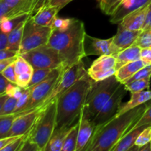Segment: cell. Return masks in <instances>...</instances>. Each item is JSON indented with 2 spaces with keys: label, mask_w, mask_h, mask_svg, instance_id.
<instances>
[{
  "label": "cell",
  "mask_w": 151,
  "mask_h": 151,
  "mask_svg": "<svg viewBox=\"0 0 151 151\" xmlns=\"http://www.w3.org/2000/svg\"><path fill=\"white\" fill-rule=\"evenodd\" d=\"M85 25L82 21L72 18L64 29H53L48 45L58 52L65 69L79 63L86 57L85 52Z\"/></svg>",
  "instance_id": "1"
},
{
  "label": "cell",
  "mask_w": 151,
  "mask_h": 151,
  "mask_svg": "<svg viewBox=\"0 0 151 151\" xmlns=\"http://www.w3.org/2000/svg\"><path fill=\"white\" fill-rule=\"evenodd\" d=\"M147 107L148 102L119 116H116L96 128L86 151H111L126 134L129 127L139 119Z\"/></svg>",
  "instance_id": "2"
},
{
  "label": "cell",
  "mask_w": 151,
  "mask_h": 151,
  "mask_svg": "<svg viewBox=\"0 0 151 151\" xmlns=\"http://www.w3.org/2000/svg\"><path fill=\"white\" fill-rule=\"evenodd\" d=\"M92 81L87 73L58 97L55 130L71 128L79 121Z\"/></svg>",
  "instance_id": "3"
},
{
  "label": "cell",
  "mask_w": 151,
  "mask_h": 151,
  "mask_svg": "<svg viewBox=\"0 0 151 151\" xmlns=\"http://www.w3.org/2000/svg\"><path fill=\"white\" fill-rule=\"evenodd\" d=\"M121 83L115 75L103 81L93 80L83 109L84 114L90 119L94 120L102 107L114 94Z\"/></svg>",
  "instance_id": "4"
},
{
  "label": "cell",
  "mask_w": 151,
  "mask_h": 151,
  "mask_svg": "<svg viewBox=\"0 0 151 151\" xmlns=\"http://www.w3.org/2000/svg\"><path fill=\"white\" fill-rule=\"evenodd\" d=\"M57 100H53L47 107L44 108L37 118L27 138L38 146L39 151H45L47 144L52 136L56 126Z\"/></svg>",
  "instance_id": "5"
},
{
  "label": "cell",
  "mask_w": 151,
  "mask_h": 151,
  "mask_svg": "<svg viewBox=\"0 0 151 151\" xmlns=\"http://www.w3.org/2000/svg\"><path fill=\"white\" fill-rule=\"evenodd\" d=\"M65 70L66 69L62 67L54 69L44 81L31 87L30 95L27 104L20 113L16 114V116L27 113L33 109H38L51 94Z\"/></svg>",
  "instance_id": "6"
},
{
  "label": "cell",
  "mask_w": 151,
  "mask_h": 151,
  "mask_svg": "<svg viewBox=\"0 0 151 151\" xmlns=\"http://www.w3.org/2000/svg\"><path fill=\"white\" fill-rule=\"evenodd\" d=\"M26 59L33 69H52L63 66L58 52L48 44L41 46L30 51L20 54Z\"/></svg>",
  "instance_id": "7"
},
{
  "label": "cell",
  "mask_w": 151,
  "mask_h": 151,
  "mask_svg": "<svg viewBox=\"0 0 151 151\" xmlns=\"http://www.w3.org/2000/svg\"><path fill=\"white\" fill-rule=\"evenodd\" d=\"M52 30L50 27L35 24L29 16L24 29L19 55L48 44Z\"/></svg>",
  "instance_id": "8"
},
{
  "label": "cell",
  "mask_w": 151,
  "mask_h": 151,
  "mask_svg": "<svg viewBox=\"0 0 151 151\" xmlns=\"http://www.w3.org/2000/svg\"><path fill=\"white\" fill-rule=\"evenodd\" d=\"M87 73L88 72L87 70H86L83 60L66 69L51 94L44 100V103L40 106L38 109H44L53 100H57L59 96L69 89L78 80L85 76Z\"/></svg>",
  "instance_id": "9"
},
{
  "label": "cell",
  "mask_w": 151,
  "mask_h": 151,
  "mask_svg": "<svg viewBox=\"0 0 151 151\" xmlns=\"http://www.w3.org/2000/svg\"><path fill=\"white\" fill-rule=\"evenodd\" d=\"M126 91L127 89L125 85L121 83L117 90L106 102V104L102 107V109H100V111L93 120L96 128L102 126L116 116L119 108L122 106V99L125 97Z\"/></svg>",
  "instance_id": "10"
},
{
  "label": "cell",
  "mask_w": 151,
  "mask_h": 151,
  "mask_svg": "<svg viewBox=\"0 0 151 151\" xmlns=\"http://www.w3.org/2000/svg\"><path fill=\"white\" fill-rule=\"evenodd\" d=\"M142 30H130L118 24L116 34L113 36L111 55H115L119 52L134 45Z\"/></svg>",
  "instance_id": "11"
},
{
  "label": "cell",
  "mask_w": 151,
  "mask_h": 151,
  "mask_svg": "<svg viewBox=\"0 0 151 151\" xmlns=\"http://www.w3.org/2000/svg\"><path fill=\"white\" fill-rule=\"evenodd\" d=\"M43 109H35L24 114L17 115L7 137L27 135L34 126Z\"/></svg>",
  "instance_id": "12"
},
{
  "label": "cell",
  "mask_w": 151,
  "mask_h": 151,
  "mask_svg": "<svg viewBox=\"0 0 151 151\" xmlns=\"http://www.w3.org/2000/svg\"><path fill=\"white\" fill-rule=\"evenodd\" d=\"M95 128L96 126L93 121L84 114L83 111H82L79 119L78 143L75 151H86L92 139Z\"/></svg>",
  "instance_id": "13"
},
{
  "label": "cell",
  "mask_w": 151,
  "mask_h": 151,
  "mask_svg": "<svg viewBox=\"0 0 151 151\" xmlns=\"http://www.w3.org/2000/svg\"><path fill=\"white\" fill-rule=\"evenodd\" d=\"M113 37L108 39H100L91 35H86V55H111V45Z\"/></svg>",
  "instance_id": "14"
},
{
  "label": "cell",
  "mask_w": 151,
  "mask_h": 151,
  "mask_svg": "<svg viewBox=\"0 0 151 151\" xmlns=\"http://www.w3.org/2000/svg\"><path fill=\"white\" fill-rule=\"evenodd\" d=\"M151 0H122L114 13L111 16L110 22L112 24H118L128 14L148 6Z\"/></svg>",
  "instance_id": "15"
},
{
  "label": "cell",
  "mask_w": 151,
  "mask_h": 151,
  "mask_svg": "<svg viewBox=\"0 0 151 151\" xmlns=\"http://www.w3.org/2000/svg\"><path fill=\"white\" fill-rule=\"evenodd\" d=\"M48 2L40 7L33 15H31V19L35 24L50 27L52 26L60 10L57 7L50 5Z\"/></svg>",
  "instance_id": "16"
},
{
  "label": "cell",
  "mask_w": 151,
  "mask_h": 151,
  "mask_svg": "<svg viewBox=\"0 0 151 151\" xmlns=\"http://www.w3.org/2000/svg\"><path fill=\"white\" fill-rule=\"evenodd\" d=\"M147 7L148 6H146L129 13L119 24L130 30H142L147 16Z\"/></svg>",
  "instance_id": "17"
},
{
  "label": "cell",
  "mask_w": 151,
  "mask_h": 151,
  "mask_svg": "<svg viewBox=\"0 0 151 151\" xmlns=\"http://www.w3.org/2000/svg\"><path fill=\"white\" fill-rule=\"evenodd\" d=\"M151 100V90L147 89L138 92L131 93V99L127 103L122 104L116 116H119L131 109L141 106Z\"/></svg>",
  "instance_id": "18"
},
{
  "label": "cell",
  "mask_w": 151,
  "mask_h": 151,
  "mask_svg": "<svg viewBox=\"0 0 151 151\" xmlns=\"http://www.w3.org/2000/svg\"><path fill=\"white\" fill-rule=\"evenodd\" d=\"M141 47L137 45H132L128 48L125 49L119 52L118 54L115 55L116 58V70L119 69L122 66L141 59Z\"/></svg>",
  "instance_id": "19"
},
{
  "label": "cell",
  "mask_w": 151,
  "mask_h": 151,
  "mask_svg": "<svg viewBox=\"0 0 151 151\" xmlns=\"http://www.w3.org/2000/svg\"><path fill=\"white\" fill-rule=\"evenodd\" d=\"M146 66H147V63L143 61L142 59H139L136 61L131 62V63L119 68L116 71L115 76L119 82L123 83L125 81L134 76L139 70Z\"/></svg>",
  "instance_id": "20"
},
{
  "label": "cell",
  "mask_w": 151,
  "mask_h": 151,
  "mask_svg": "<svg viewBox=\"0 0 151 151\" xmlns=\"http://www.w3.org/2000/svg\"><path fill=\"white\" fill-rule=\"evenodd\" d=\"M147 126L150 125H143V126L139 127V128H135L132 130L128 134H125L124 137L116 143V145L114 147L111 151H128L130 149L135 145L136 141L137 138L141 134L142 131Z\"/></svg>",
  "instance_id": "21"
},
{
  "label": "cell",
  "mask_w": 151,
  "mask_h": 151,
  "mask_svg": "<svg viewBox=\"0 0 151 151\" xmlns=\"http://www.w3.org/2000/svg\"><path fill=\"white\" fill-rule=\"evenodd\" d=\"M116 66V58L113 55H103L91 63L89 69L87 70L88 74L93 72H106L111 69H114Z\"/></svg>",
  "instance_id": "22"
},
{
  "label": "cell",
  "mask_w": 151,
  "mask_h": 151,
  "mask_svg": "<svg viewBox=\"0 0 151 151\" xmlns=\"http://www.w3.org/2000/svg\"><path fill=\"white\" fill-rule=\"evenodd\" d=\"M69 130L70 128L55 130L47 144L45 151H62L65 139Z\"/></svg>",
  "instance_id": "23"
},
{
  "label": "cell",
  "mask_w": 151,
  "mask_h": 151,
  "mask_svg": "<svg viewBox=\"0 0 151 151\" xmlns=\"http://www.w3.org/2000/svg\"><path fill=\"white\" fill-rule=\"evenodd\" d=\"M27 20L21 22L17 27H16L13 30L10 31L8 33V49L15 50V51H18L19 52L21 44H22V37H23L24 29Z\"/></svg>",
  "instance_id": "24"
},
{
  "label": "cell",
  "mask_w": 151,
  "mask_h": 151,
  "mask_svg": "<svg viewBox=\"0 0 151 151\" xmlns=\"http://www.w3.org/2000/svg\"><path fill=\"white\" fill-rule=\"evenodd\" d=\"M79 121L70 128L65 139L62 151H75L78 143Z\"/></svg>",
  "instance_id": "25"
},
{
  "label": "cell",
  "mask_w": 151,
  "mask_h": 151,
  "mask_svg": "<svg viewBox=\"0 0 151 151\" xmlns=\"http://www.w3.org/2000/svg\"><path fill=\"white\" fill-rule=\"evenodd\" d=\"M30 16V14H24L21 15V16H15V17L13 18H9V19H6V18L1 19H0V22H1V31L6 32V33H9L16 27H17L21 22L27 20Z\"/></svg>",
  "instance_id": "26"
},
{
  "label": "cell",
  "mask_w": 151,
  "mask_h": 151,
  "mask_svg": "<svg viewBox=\"0 0 151 151\" xmlns=\"http://www.w3.org/2000/svg\"><path fill=\"white\" fill-rule=\"evenodd\" d=\"M16 117L15 114L0 115V139L7 137Z\"/></svg>",
  "instance_id": "27"
},
{
  "label": "cell",
  "mask_w": 151,
  "mask_h": 151,
  "mask_svg": "<svg viewBox=\"0 0 151 151\" xmlns=\"http://www.w3.org/2000/svg\"><path fill=\"white\" fill-rule=\"evenodd\" d=\"M150 84V78L146 79L138 80V81H133L129 83L125 84L127 91L131 93L138 92V91H144V90L149 89Z\"/></svg>",
  "instance_id": "28"
},
{
  "label": "cell",
  "mask_w": 151,
  "mask_h": 151,
  "mask_svg": "<svg viewBox=\"0 0 151 151\" xmlns=\"http://www.w3.org/2000/svg\"><path fill=\"white\" fill-rule=\"evenodd\" d=\"M33 67L31 66L30 63L25 58H24L21 55H19L16 62H15V71H16V76L27 72H33Z\"/></svg>",
  "instance_id": "29"
},
{
  "label": "cell",
  "mask_w": 151,
  "mask_h": 151,
  "mask_svg": "<svg viewBox=\"0 0 151 151\" xmlns=\"http://www.w3.org/2000/svg\"><path fill=\"white\" fill-rule=\"evenodd\" d=\"M53 69H35L32 72V79L30 83L28 85L27 88H31L36 84L39 83L41 81H44L45 78L48 77V75L51 73Z\"/></svg>",
  "instance_id": "30"
},
{
  "label": "cell",
  "mask_w": 151,
  "mask_h": 151,
  "mask_svg": "<svg viewBox=\"0 0 151 151\" xmlns=\"http://www.w3.org/2000/svg\"><path fill=\"white\" fill-rule=\"evenodd\" d=\"M122 0H101L99 2L100 10L108 16H111Z\"/></svg>",
  "instance_id": "31"
},
{
  "label": "cell",
  "mask_w": 151,
  "mask_h": 151,
  "mask_svg": "<svg viewBox=\"0 0 151 151\" xmlns=\"http://www.w3.org/2000/svg\"><path fill=\"white\" fill-rule=\"evenodd\" d=\"M150 100L148 101V107L147 108L144 114L142 115L141 117L136 123L129 127L126 134H128V132L135 129V128H139V127L143 126V125H151V103H150Z\"/></svg>",
  "instance_id": "32"
},
{
  "label": "cell",
  "mask_w": 151,
  "mask_h": 151,
  "mask_svg": "<svg viewBox=\"0 0 151 151\" xmlns=\"http://www.w3.org/2000/svg\"><path fill=\"white\" fill-rule=\"evenodd\" d=\"M151 78V65H147V66H145L144 68L139 70L134 76L131 77L128 80L125 81L123 83V84L129 83L133 82V81H138V80L142 79H146V78Z\"/></svg>",
  "instance_id": "33"
},
{
  "label": "cell",
  "mask_w": 151,
  "mask_h": 151,
  "mask_svg": "<svg viewBox=\"0 0 151 151\" xmlns=\"http://www.w3.org/2000/svg\"><path fill=\"white\" fill-rule=\"evenodd\" d=\"M135 45L139 46L141 48L151 47V29L142 31L138 39L136 41Z\"/></svg>",
  "instance_id": "34"
},
{
  "label": "cell",
  "mask_w": 151,
  "mask_h": 151,
  "mask_svg": "<svg viewBox=\"0 0 151 151\" xmlns=\"http://www.w3.org/2000/svg\"><path fill=\"white\" fill-rule=\"evenodd\" d=\"M18 99L13 97H9L4 103V106L0 109V115H7L14 114L16 110Z\"/></svg>",
  "instance_id": "35"
},
{
  "label": "cell",
  "mask_w": 151,
  "mask_h": 151,
  "mask_svg": "<svg viewBox=\"0 0 151 151\" xmlns=\"http://www.w3.org/2000/svg\"><path fill=\"white\" fill-rule=\"evenodd\" d=\"M30 92H31L30 88H24V91L22 95L17 100V104H16V110H15V112H14L15 114H17L20 113V112L24 109L25 106H26L27 104L28 100H29Z\"/></svg>",
  "instance_id": "36"
},
{
  "label": "cell",
  "mask_w": 151,
  "mask_h": 151,
  "mask_svg": "<svg viewBox=\"0 0 151 151\" xmlns=\"http://www.w3.org/2000/svg\"><path fill=\"white\" fill-rule=\"evenodd\" d=\"M151 142V125L147 126L139 134L136 141V145L141 147Z\"/></svg>",
  "instance_id": "37"
},
{
  "label": "cell",
  "mask_w": 151,
  "mask_h": 151,
  "mask_svg": "<svg viewBox=\"0 0 151 151\" xmlns=\"http://www.w3.org/2000/svg\"><path fill=\"white\" fill-rule=\"evenodd\" d=\"M24 88H21L16 84L10 83L7 86V88L6 89L5 94H7L9 97H13L16 99H19L23 94Z\"/></svg>",
  "instance_id": "38"
},
{
  "label": "cell",
  "mask_w": 151,
  "mask_h": 151,
  "mask_svg": "<svg viewBox=\"0 0 151 151\" xmlns=\"http://www.w3.org/2000/svg\"><path fill=\"white\" fill-rule=\"evenodd\" d=\"M116 69H111L110 70L106 71V72H93V73L88 74L91 79L95 81H103V80L107 79L110 77L113 76L116 73Z\"/></svg>",
  "instance_id": "39"
},
{
  "label": "cell",
  "mask_w": 151,
  "mask_h": 151,
  "mask_svg": "<svg viewBox=\"0 0 151 151\" xmlns=\"http://www.w3.org/2000/svg\"><path fill=\"white\" fill-rule=\"evenodd\" d=\"M32 73L27 72L16 76V85L23 88H27L32 79Z\"/></svg>",
  "instance_id": "40"
},
{
  "label": "cell",
  "mask_w": 151,
  "mask_h": 151,
  "mask_svg": "<svg viewBox=\"0 0 151 151\" xmlns=\"http://www.w3.org/2000/svg\"><path fill=\"white\" fill-rule=\"evenodd\" d=\"M1 74L3 76L5 77L10 83L16 84V71H15V63L10 65L6 69L1 71Z\"/></svg>",
  "instance_id": "41"
},
{
  "label": "cell",
  "mask_w": 151,
  "mask_h": 151,
  "mask_svg": "<svg viewBox=\"0 0 151 151\" xmlns=\"http://www.w3.org/2000/svg\"><path fill=\"white\" fill-rule=\"evenodd\" d=\"M72 22V18L69 19H61V18H56L55 19L52 29H64L70 24Z\"/></svg>",
  "instance_id": "42"
},
{
  "label": "cell",
  "mask_w": 151,
  "mask_h": 151,
  "mask_svg": "<svg viewBox=\"0 0 151 151\" xmlns=\"http://www.w3.org/2000/svg\"><path fill=\"white\" fill-rule=\"evenodd\" d=\"M19 151H39L38 146L24 136V142Z\"/></svg>",
  "instance_id": "43"
},
{
  "label": "cell",
  "mask_w": 151,
  "mask_h": 151,
  "mask_svg": "<svg viewBox=\"0 0 151 151\" xmlns=\"http://www.w3.org/2000/svg\"><path fill=\"white\" fill-rule=\"evenodd\" d=\"M24 136H23V137H22L21 138H19V139L14 141L13 142H12L11 144L6 146L5 147L1 149L0 151H19L20 150L21 147H22V143H23L24 142Z\"/></svg>",
  "instance_id": "44"
},
{
  "label": "cell",
  "mask_w": 151,
  "mask_h": 151,
  "mask_svg": "<svg viewBox=\"0 0 151 151\" xmlns=\"http://www.w3.org/2000/svg\"><path fill=\"white\" fill-rule=\"evenodd\" d=\"M22 137H23V136H12V137H4V138L0 139V150L4 148V147H5L6 146L8 145L11 144L12 142H13L16 140L19 139Z\"/></svg>",
  "instance_id": "45"
},
{
  "label": "cell",
  "mask_w": 151,
  "mask_h": 151,
  "mask_svg": "<svg viewBox=\"0 0 151 151\" xmlns=\"http://www.w3.org/2000/svg\"><path fill=\"white\" fill-rule=\"evenodd\" d=\"M19 55L18 51L10 50V49H6V50H0V60H4V59L16 57Z\"/></svg>",
  "instance_id": "46"
},
{
  "label": "cell",
  "mask_w": 151,
  "mask_h": 151,
  "mask_svg": "<svg viewBox=\"0 0 151 151\" xmlns=\"http://www.w3.org/2000/svg\"><path fill=\"white\" fill-rule=\"evenodd\" d=\"M141 59L147 65H151V47L141 49Z\"/></svg>",
  "instance_id": "47"
},
{
  "label": "cell",
  "mask_w": 151,
  "mask_h": 151,
  "mask_svg": "<svg viewBox=\"0 0 151 151\" xmlns=\"http://www.w3.org/2000/svg\"><path fill=\"white\" fill-rule=\"evenodd\" d=\"M72 1L73 0H49L48 3L50 5L57 7L60 10Z\"/></svg>",
  "instance_id": "48"
},
{
  "label": "cell",
  "mask_w": 151,
  "mask_h": 151,
  "mask_svg": "<svg viewBox=\"0 0 151 151\" xmlns=\"http://www.w3.org/2000/svg\"><path fill=\"white\" fill-rule=\"evenodd\" d=\"M8 33L1 31V34H0V50L8 49Z\"/></svg>",
  "instance_id": "49"
},
{
  "label": "cell",
  "mask_w": 151,
  "mask_h": 151,
  "mask_svg": "<svg viewBox=\"0 0 151 151\" xmlns=\"http://www.w3.org/2000/svg\"><path fill=\"white\" fill-rule=\"evenodd\" d=\"M19 56V55H18ZM18 56H16V57H13V58H7V59H4V60H0V72L1 71L4 70V69L9 66L10 65L13 64V63H15L17 59Z\"/></svg>",
  "instance_id": "50"
},
{
  "label": "cell",
  "mask_w": 151,
  "mask_h": 151,
  "mask_svg": "<svg viewBox=\"0 0 151 151\" xmlns=\"http://www.w3.org/2000/svg\"><path fill=\"white\" fill-rule=\"evenodd\" d=\"M10 81L7 79L2 75H0V95L1 94H5L6 89L7 88V86L10 83Z\"/></svg>",
  "instance_id": "51"
},
{
  "label": "cell",
  "mask_w": 151,
  "mask_h": 151,
  "mask_svg": "<svg viewBox=\"0 0 151 151\" xmlns=\"http://www.w3.org/2000/svg\"><path fill=\"white\" fill-rule=\"evenodd\" d=\"M151 29V2L148 5V7H147V16H146L145 22L142 30H145V29Z\"/></svg>",
  "instance_id": "52"
},
{
  "label": "cell",
  "mask_w": 151,
  "mask_h": 151,
  "mask_svg": "<svg viewBox=\"0 0 151 151\" xmlns=\"http://www.w3.org/2000/svg\"><path fill=\"white\" fill-rule=\"evenodd\" d=\"M139 151H151V142L139 147Z\"/></svg>",
  "instance_id": "53"
},
{
  "label": "cell",
  "mask_w": 151,
  "mask_h": 151,
  "mask_svg": "<svg viewBox=\"0 0 151 151\" xmlns=\"http://www.w3.org/2000/svg\"><path fill=\"white\" fill-rule=\"evenodd\" d=\"M97 1H98V2H100V1H101V0H97Z\"/></svg>",
  "instance_id": "54"
}]
</instances>
